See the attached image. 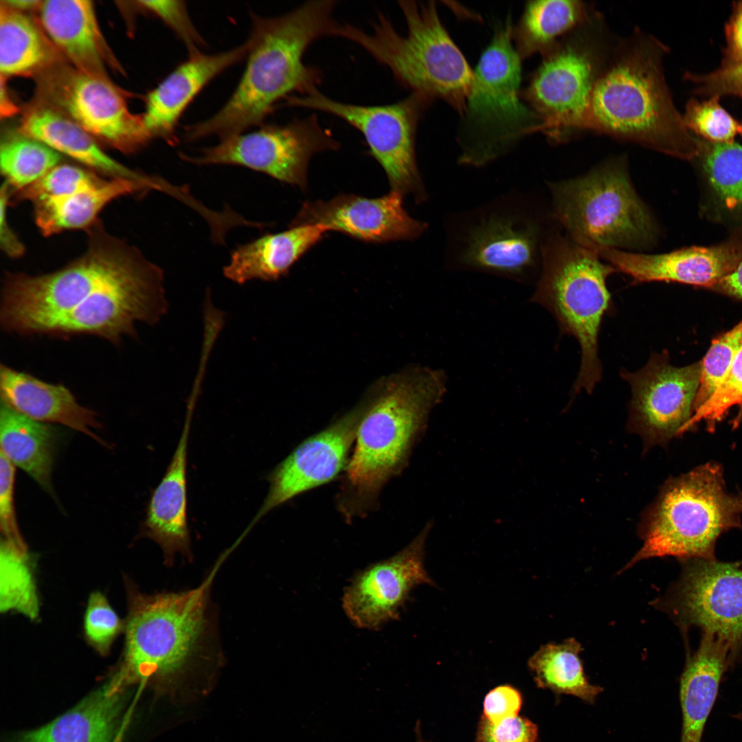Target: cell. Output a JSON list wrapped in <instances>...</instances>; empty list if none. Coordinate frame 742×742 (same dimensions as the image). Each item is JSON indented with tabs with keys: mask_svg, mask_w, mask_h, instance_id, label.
Instances as JSON below:
<instances>
[{
	"mask_svg": "<svg viewBox=\"0 0 742 742\" xmlns=\"http://www.w3.org/2000/svg\"><path fill=\"white\" fill-rule=\"evenodd\" d=\"M335 5L332 0L311 1L277 16L251 13L247 63L238 84L214 115L186 126L183 139L221 140L246 132L262 125L280 100L317 89L320 71L303 58L315 41L335 36L339 24L333 16Z\"/></svg>",
	"mask_w": 742,
	"mask_h": 742,
	"instance_id": "obj_1",
	"label": "cell"
},
{
	"mask_svg": "<svg viewBox=\"0 0 742 742\" xmlns=\"http://www.w3.org/2000/svg\"><path fill=\"white\" fill-rule=\"evenodd\" d=\"M445 392L438 370L414 367L382 380L363 401L349 462L335 497L346 522L379 505L384 486L407 466L429 415Z\"/></svg>",
	"mask_w": 742,
	"mask_h": 742,
	"instance_id": "obj_2",
	"label": "cell"
},
{
	"mask_svg": "<svg viewBox=\"0 0 742 742\" xmlns=\"http://www.w3.org/2000/svg\"><path fill=\"white\" fill-rule=\"evenodd\" d=\"M668 49L637 29L616 42L592 91L583 131H592L682 159L699 154L665 80Z\"/></svg>",
	"mask_w": 742,
	"mask_h": 742,
	"instance_id": "obj_3",
	"label": "cell"
},
{
	"mask_svg": "<svg viewBox=\"0 0 742 742\" xmlns=\"http://www.w3.org/2000/svg\"><path fill=\"white\" fill-rule=\"evenodd\" d=\"M225 559L195 588L154 594L131 589L122 666L115 675L124 684L172 682L198 664L221 659L210 592Z\"/></svg>",
	"mask_w": 742,
	"mask_h": 742,
	"instance_id": "obj_4",
	"label": "cell"
},
{
	"mask_svg": "<svg viewBox=\"0 0 742 742\" xmlns=\"http://www.w3.org/2000/svg\"><path fill=\"white\" fill-rule=\"evenodd\" d=\"M398 5L407 25L405 34L379 14L370 31L339 23L335 36L361 47L412 93L427 102L442 100L462 116L473 71L442 25L436 3L401 1Z\"/></svg>",
	"mask_w": 742,
	"mask_h": 742,
	"instance_id": "obj_5",
	"label": "cell"
},
{
	"mask_svg": "<svg viewBox=\"0 0 742 742\" xmlns=\"http://www.w3.org/2000/svg\"><path fill=\"white\" fill-rule=\"evenodd\" d=\"M742 494L726 488L722 468L709 462L669 480L647 512L643 545L625 569L641 560L674 556L715 560L720 535L741 524Z\"/></svg>",
	"mask_w": 742,
	"mask_h": 742,
	"instance_id": "obj_6",
	"label": "cell"
},
{
	"mask_svg": "<svg viewBox=\"0 0 742 742\" xmlns=\"http://www.w3.org/2000/svg\"><path fill=\"white\" fill-rule=\"evenodd\" d=\"M600 258L597 251L568 236L550 234L542 247L541 276L532 297L580 344L581 366L573 386L576 394L581 390L591 394L602 376L598 335L611 304L606 281L616 271Z\"/></svg>",
	"mask_w": 742,
	"mask_h": 742,
	"instance_id": "obj_7",
	"label": "cell"
},
{
	"mask_svg": "<svg viewBox=\"0 0 742 742\" xmlns=\"http://www.w3.org/2000/svg\"><path fill=\"white\" fill-rule=\"evenodd\" d=\"M510 19L498 27L473 71L458 137V164L482 167L504 155L523 137L538 132L540 121L519 92L521 58Z\"/></svg>",
	"mask_w": 742,
	"mask_h": 742,
	"instance_id": "obj_8",
	"label": "cell"
},
{
	"mask_svg": "<svg viewBox=\"0 0 742 742\" xmlns=\"http://www.w3.org/2000/svg\"><path fill=\"white\" fill-rule=\"evenodd\" d=\"M549 188L552 216L574 242L596 251L642 250L654 244V220L632 186L625 160L550 183Z\"/></svg>",
	"mask_w": 742,
	"mask_h": 742,
	"instance_id": "obj_9",
	"label": "cell"
},
{
	"mask_svg": "<svg viewBox=\"0 0 742 742\" xmlns=\"http://www.w3.org/2000/svg\"><path fill=\"white\" fill-rule=\"evenodd\" d=\"M88 231L86 251L60 269L38 276L5 275L0 307L3 330L41 335L117 273L137 249L109 234L98 220Z\"/></svg>",
	"mask_w": 742,
	"mask_h": 742,
	"instance_id": "obj_10",
	"label": "cell"
},
{
	"mask_svg": "<svg viewBox=\"0 0 742 742\" xmlns=\"http://www.w3.org/2000/svg\"><path fill=\"white\" fill-rule=\"evenodd\" d=\"M522 192L456 213L446 223L445 258L454 267L522 280L541 265L544 237Z\"/></svg>",
	"mask_w": 742,
	"mask_h": 742,
	"instance_id": "obj_11",
	"label": "cell"
},
{
	"mask_svg": "<svg viewBox=\"0 0 742 742\" xmlns=\"http://www.w3.org/2000/svg\"><path fill=\"white\" fill-rule=\"evenodd\" d=\"M615 44L596 12L543 54L521 95L539 119V131L558 142L583 131L592 91Z\"/></svg>",
	"mask_w": 742,
	"mask_h": 742,
	"instance_id": "obj_12",
	"label": "cell"
},
{
	"mask_svg": "<svg viewBox=\"0 0 742 742\" xmlns=\"http://www.w3.org/2000/svg\"><path fill=\"white\" fill-rule=\"evenodd\" d=\"M428 102L412 93L399 102L383 105L344 103L324 95L318 89L294 95L286 104L327 113L346 121L361 133L371 155L385 172L390 191L411 196L416 203L428 199L416 158L418 122Z\"/></svg>",
	"mask_w": 742,
	"mask_h": 742,
	"instance_id": "obj_13",
	"label": "cell"
},
{
	"mask_svg": "<svg viewBox=\"0 0 742 742\" xmlns=\"http://www.w3.org/2000/svg\"><path fill=\"white\" fill-rule=\"evenodd\" d=\"M339 144L320 124L316 114L284 124H269L220 140L199 155L181 153V159L199 165H231L265 173L281 182L307 187L311 158L335 150Z\"/></svg>",
	"mask_w": 742,
	"mask_h": 742,
	"instance_id": "obj_14",
	"label": "cell"
},
{
	"mask_svg": "<svg viewBox=\"0 0 742 742\" xmlns=\"http://www.w3.org/2000/svg\"><path fill=\"white\" fill-rule=\"evenodd\" d=\"M701 363L677 368L664 353H653L636 372L622 370L631 386L629 426L645 445H663L688 421L700 382Z\"/></svg>",
	"mask_w": 742,
	"mask_h": 742,
	"instance_id": "obj_15",
	"label": "cell"
},
{
	"mask_svg": "<svg viewBox=\"0 0 742 742\" xmlns=\"http://www.w3.org/2000/svg\"><path fill=\"white\" fill-rule=\"evenodd\" d=\"M363 403L296 447L269 474L268 493L247 533L273 509L326 484L344 471L350 458Z\"/></svg>",
	"mask_w": 742,
	"mask_h": 742,
	"instance_id": "obj_16",
	"label": "cell"
},
{
	"mask_svg": "<svg viewBox=\"0 0 742 742\" xmlns=\"http://www.w3.org/2000/svg\"><path fill=\"white\" fill-rule=\"evenodd\" d=\"M685 626H696L734 652L742 643V570L737 563L695 559L687 565L670 599Z\"/></svg>",
	"mask_w": 742,
	"mask_h": 742,
	"instance_id": "obj_17",
	"label": "cell"
},
{
	"mask_svg": "<svg viewBox=\"0 0 742 742\" xmlns=\"http://www.w3.org/2000/svg\"><path fill=\"white\" fill-rule=\"evenodd\" d=\"M432 521L394 556L357 573L345 589L342 607L358 628L377 629L396 620L416 587L435 585L424 566L425 546Z\"/></svg>",
	"mask_w": 742,
	"mask_h": 742,
	"instance_id": "obj_18",
	"label": "cell"
},
{
	"mask_svg": "<svg viewBox=\"0 0 742 742\" xmlns=\"http://www.w3.org/2000/svg\"><path fill=\"white\" fill-rule=\"evenodd\" d=\"M47 88L56 106L92 136L126 152L148 142L140 115L130 111L106 76L77 69L63 71L48 80Z\"/></svg>",
	"mask_w": 742,
	"mask_h": 742,
	"instance_id": "obj_19",
	"label": "cell"
},
{
	"mask_svg": "<svg viewBox=\"0 0 742 742\" xmlns=\"http://www.w3.org/2000/svg\"><path fill=\"white\" fill-rule=\"evenodd\" d=\"M403 196L390 191L377 198L341 194L330 200L304 203L289 227L319 225L367 243L413 240L428 224L413 218Z\"/></svg>",
	"mask_w": 742,
	"mask_h": 742,
	"instance_id": "obj_20",
	"label": "cell"
},
{
	"mask_svg": "<svg viewBox=\"0 0 742 742\" xmlns=\"http://www.w3.org/2000/svg\"><path fill=\"white\" fill-rule=\"evenodd\" d=\"M597 251L634 283L664 281L714 287L742 260V232L718 245L690 247L660 254L616 249Z\"/></svg>",
	"mask_w": 742,
	"mask_h": 742,
	"instance_id": "obj_21",
	"label": "cell"
},
{
	"mask_svg": "<svg viewBox=\"0 0 742 742\" xmlns=\"http://www.w3.org/2000/svg\"><path fill=\"white\" fill-rule=\"evenodd\" d=\"M247 43L213 54L190 55L151 90L141 121L147 139L174 142L178 122L189 104L214 78L246 57Z\"/></svg>",
	"mask_w": 742,
	"mask_h": 742,
	"instance_id": "obj_22",
	"label": "cell"
},
{
	"mask_svg": "<svg viewBox=\"0 0 742 742\" xmlns=\"http://www.w3.org/2000/svg\"><path fill=\"white\" fill-rule=\"evenodd\" d=\"M190 415L186 420L175 451L148 505L142 533L162 550L166 565L177 554L192 560L187 517V460Z\"/></svg>",
	"mask_w": 742,
	"mask_h": 742,
	"instance_id": "obj_23",
	"label": "cell"
},
{
	"mask_svg": "<svg viewBox=\"0 0 742 742\" xmlns=\"http://www.w3.org/2000/svg\"><path fill=\"white\" fill-rule=\"evenodd\" d=\"M0 387L1 399L21 414L63 425L105 445L93 431L101 428L97 414L80 405L63 385L48 383L1 364Z\"/></svg>",
	"mask_w": 742,
	"mask_h": 742,
	"instance_id": "obj_24",
	"label": "cell"
},
{
	"mask_svg": "<svg viewBox=\"0 0 742 742\" xmlns=\"http://www.w3.org/2000/svg\"><path fill=\"white\" fill-rule=\"evenodd\" d=\"M21 132L41 141L59 154H64L110 178H124L161 190L164 179L131 169L103 151L89 132L71 117L55 109L42 106L23 118Z\"/></svg>",
	"mask_w": 742,
	"mask_h": 742,
	"instance_id": "obj_25",
	"label": "cell"
},
{
	"mask_svg": "<svg viewBox=\"0 0 742 742\" xmlns=\"http://www.w3.org/2000/svg\"><path fill=\"white\" fill-rule=\"evenodd\" d=\"M41 24L76 69L105 76L110 52L89 0L43 1Z\"/></svg>",
	"mask_w": 742,
	"mask_h": 742,
	"instance_id": "obj_26",
	"label": "cell"
},
{
	"mask_svg": "<svg viewBox=\"0 0 742 742\" xmlns=\"http://www.w3.org/2000/svg\"><path fill=\"white\" fill-rule=\"evenodd\" d=\"M328 232L319 225H307L265 234L237 247L223 273L238 284L252 280H278Z\"/></svg>",
	"mask_w": 742,
	"mask_h": 742,
	"instance_id": "obj_27",
	"label": "cell"
},
{
	"mask_svg": "<svg viewBox=\"0 0 742 742\" xmlns=\"http://www.w3.org/2000/svg\"><path fill=\"white\" fill-rule=\"evenodd\" d=\"M731 654L724 642L704 633L699 649L687 660L679 688L682 714L680 742H701Z\"/></svg>",
	"mask_w": 742,
	"mask_h": 742,
	"instance_id": "obj_28",
	"label": "cell"
},
{
	"mask_svg": "<svg viewBox=\"0 0 742 742\" xmlns=\"http://www.w3.org/2000/svg\"><path fill=\"white\" fill-rule=\"evenodd\" d=\"M113 678L106 686L20 742H111L121 710V688Z\"/></svg>",
	"mask_w": 742,
	"mask_h": 742,
	"instance_id": "obj_29",
	"label": "cell"
},
{
	"mask_svg": "<svg viewBox=\"0 0 742 742\" xmlns=\"http://www.w3.org/2000/svg\"><path fill=\"white\" fill-rule=\"evenodd\" d=\"M149 190H153L148 186L128 179H104L85 191L33 202L35 223L45 236L67 229L88 228L98 220L99 212L113 199Z\"/></svg>",
	"mask_w": 742,
	"mask_h": 742,
	"instance_id": "obj_30",
	"label": "cell"
},
{
	"mask_svg": "<svg viewBox=\"0 0 742 742\" xmlns=\"http://www.w3.org/2000/svg\"><path fill=\"white\" fill-rule=\"evenodd\" d=\"M55 434L48 424L21 414L1 399V453L49 493Z\"/></svg>",
	"mask_w": 742,
	"mask_h": 742,
	"instance_id": "obj_31",
	"label": "cell"
},
{
	"mask_svg": "<svg viewBox=\"0 0 742 742\" xmlns=\"http://www.w3.org/2000/svg\"><path fill=\"white\" fill-rule=\"evenodd\" d=\"M596 12L582 1L539 0L527 2L513 29L515 49L522 59L542 54L560 38L586 22Z\"/></svg>",
	"mask_w": 742,
	"mask_h": 742,
	"instance_id": "obj_32",
	"label": "cell"
},
{
	"mask_svg": "<svg viewBox=\"0 0 742 742\" xmlns=\"http://www.w3.org/2000/svg\"><path fill=\"white\" fill-rule=\"evenodd\" d=\"M581 651L574 638L541 647L528 661L537 686L593 703L603 688L587 680L579 657Z\"/></svg>",
	"mask_w": 742,
	"mask_h": 742,
	"instance_id": "obj_33",
	"label": "cell"
},
{
	"mask_svg": "<svg viewBox=\"0 0 742 742\" xmlns=\"http://www.w3.org/2000/svg\"><path fill=\"white\" fill-rule=\"evenodd\" d=\"M49 51L36 25L25 14L2 3L0 8V71L22 75L44 65Z\"/></svg>",
	"mask_w": 742,
	"mask_h": 742,
	"instance_id": "obj_34",
	"label": "cell"
},
{
	"mask_svg": "<svg viewBox=\"0 0 742 742\" xmlns=\"http://www.w3.org/2000/svg\"><path fill=\"white\" fill-rule=\"evenodd\" d=\"M60 155L21 132L5 137L0 146L1 171L16 191L36 182L59 164Z\"/></svg>",
	"mask_w": 742,
	"mask_h": 742,
	"instance_id": "obj_35",
	"label": "cell"
},
{
	"mask_svg": "<svg viewBox=\"0 0 742 742\" xmlns=\"http://www.w3.org/2000/svg\"><path fill=\"white\" fill-rule=\"evenodd\" d=\"M0 566L1 611H15L35 620L38 616L39 602L27 551L1 538Z\"/></svg>",
	"mask_w": 742,
	"mask_h": 742,
	"instance_id": "obj_36",
	"label": "cell"
},
{
	"mask_svg": "<svg viewBox=\"0 0 742 742\" xmlns=\"http://www.w3.org/2000/svg\"><path fill=\"white\" fill-rule=\"evenodd\" d=\"M699 154L710 183L721 200L729 208L742 205V145L700 140Z\"/></svg>",
	"mask_w": 742,
	"mask_h": 742,
	"instance_id": "obj_37",
	"label": "cell"
},
{
	"mask_svg": "<svg viewBox=\"0 0 742 742\" xmlns=\"http://www.w3.org/2000/svg\"><path fill=\"white\" fill-rule=\"evenodd\" d=\"M737 405L739 415L734 422L737 426L742 415V349L737 354L721 383L710 396L693 413L690 418L680 429L682 434L701 421L706 423L707 429L713 431L728 410Z\"/></svg>",
	"mask_w": 742,
	"mask_h": 742,
	"instance_id": "obj_38",
	"label": "cell"
},
{
	"mask_svg": "<svg viewBox=\"0 0 742 742\" xmlns=\"http://www.w3.org/2000/svg\"><path fill=\"white\" fill-rule=\"evenodd\" d=\"M718 96L699 101L690 100L682 115L685 126L693 134L714 143L733 142L741 124L720 104Z\"/></svg>",
	"mask_w": 742,
	"mask_h": 742,
	"instance_id": "obj_39",
	"label": "cell"
},
{
	"mask_svg": "<svg viewBox=\"0 0 742 742\" xmlns=\"http://www.w3.org/2000/svg\"><path fill=\"white\" fill-rule=\"evenodd\" d=\"M742 349V321L712 343L701 363L700 382L693 412L721 383L734 358Z\"/></svg>",
	"mask_w": 742,
	"mask_h": 742,
	"instance_id": "obj_40",
	"label": "cell"
},
{
	"mask_svg": "<svg viewBox=\"0 0 742 742\" xmlns=\"http://www.w3.org/2000/svg\"><path fill=\"white\" fill-rule=\"evenodd\" d=\"M103 180L80 167L58 164L34 183L16 191V199L34 202L47 197L73 194L91 189Z\"/></svg>",
	"mask_w": 742,
	"mask_h": 742,
	"instance_id": "obj_41",
	"label": "cell"
},
{
	"mask_svg": "<svg viewBox=\"0 0 742 742\" xmlns=\"http://www.w3.org/2000/svg\"><path fill=\"white\" fill-rule=\"evenodd\" d=\"M124 627L105 596L94 592L88 599L84 631L88 642L100 654H107Z\"/></svg>",
	"mask_w": 742,
	"mask_h": 742,
	"instance_id": "obj_42",
	"label": "cell"
},
{
	"mask_svg": "<svg viewBox=\"0 0 742 742\" xmlns=\"http://www.w3.org/2000/svg\"><path fill=\"white\" fill-rule=\"evenodd\" d=\"M139 6L166 24L182 41L189 56L201 52L205 45L203 38L194 25L187 6L183 1H139Z\"/></svg>",
	"mask_w": 742,
	"mask_h": 742,
	"instance_id": "obj_43",
	"label": "cell"
},
{
	"mask_svg": "<svg viewBox=\"0 0 742 742\" xmlns=\"http://www.w3.org/2000/svg\"><path fill=\"white\" fill-rule=\"evenodd\" d=\"M474 742H539V729L530 719L519 715L496 723L482 715Z\"/></svg>",
	"mask_w": 742,
	"mask_h": 742,
	"instance_id": "obj_44",
	"label": "cell"
},
{
	"mask_svg": "<svg viewBox=\"0 0 742 742\" xmlns=\"http://www.w3.org/2000/svg\"><path fill=\"white\" fill-rule=\"evenodd\" d=\"M15 466L1 453L0 457V528L1 538L27 551L15 513L14 491Z\"/></svg>",
	"mask_w": 742,
	"mask_h": 742,
	"instance_id": "obj_45",
	"label": "cell"
},
{
	"mask_svg": "<svg viewBox=\"0 0 742 742\" xmlns=\"http://www.w3.org/2000/svg\"><path fill=\"white\" fill-rule=\"evenodd\" d=\"M685 78L695 85L698 95L708 97L734 95L742 98V63L719 67L705 74L686 72Z\"/></svg>",
	"mask_w": 742,
	"mask_h": 742,
	"instance_id": "obj_46",
	"label": "cell"
},
{
	"mask_svg": "<svg viewBox=\"0 0 742 742\" xmlns=\"http://www.w3.org/2000/svg\"><path fill=\"white\" fill-rule=\"evenodd\" d=\"M523 705L521 692L509 684L491 690L483 701L482 716L492 723L519 715Z\"/></svg>",
	"mask_w": 742,
	"mask_h": 742,
	"instance_id": "obj_47",
	"label": "cell"
},
{
	"mask_svg": "<svg viewBox=\"0 0 742 742\" xmlns=\"http://www.w3.org/2000/svg\"><path fill=\"white\" fill-rule=\"evenodd\" d=\"M726 46L719 67L742 63V1H734L731 14L724 27Z\"/></svg>",
	"mask_w": 742,
	"mask_h": 742,
	"instance_id": "obj_48",
	"label": "cell"
},
{
	"mask_svg": "<svg viewBox=\"0 0 742 742\" xmlns=\"http://www.w3.org/2000/svg\"><path fill=\"white\" fill-rule=\"evenodd\" d=\"M10 185L4 181L0 191V247L6 255L11 258L21 257L25 252V247L10 227L7 218V207L9 203Z\"/></svg>",
	"mask_w": 742,
	"mask_h": 742,
	"instance_id": "obj_49",
	"label": "cell"
},
{
	"mask_svg": "<svg viewBox=\"0 0 742 742\" xmlns=\"http://www.w3.org/2000/svg\"><path fill=\"white\" fill-rule=\"evenodd\" d=\"M713 288L742 298V260L730 273L722 278Z\"/></svg>",
	"mask_w": 742,
	"mask_h": 742,
	"instance_id": "obj_50",
	"label": "cell"
},
{
	"mask_svg": "<svg viewBox=\"0 0 742 742\" xmlns=\"http://www.w3.org/2000/svg\"><path fill=\"white\" fill-rule=\"evenodd\" d=\"M4 77L1 76L0 114L3 117L11 116L18 111L17 106L12 102L7 91Z\"/></svg>",
	"mask_w": 742,
	"mask_h": 742,
	"instance_id": "obj_51",
	"label": "cell"
},
{
	"mask_svg": "<svg viewBox=\"0 0 742 742\" xmlns=\"http://www.w3.org/2000/svg\"><path fill=\"white\" fill-rule=\"evenodd\" d=\"M43 1L38 0H5L1 3L11 9L21 12L40 8Z\"/></svg>",
	"mask_w": 742,
	"mask_h": 742,
	"instance_id": "obj_52",
	"label": "cell"
},
{
	"mask_svg": "<svg viewBox=\"0 0 742 742\" xmlns=\"http://www.w3.org/2000/svg\"><path fill=\"white\" fill-rule=\"evenodd\" d=\"M415 742H431L423 736L420 720H417L414 727Z\"/></svg>",
	"mask_w": 742,
	"mask_h": 742,
	"instance_id": "obj_53",
	"label": "cell"
},
{
	"mask_svg": "<svg viewBox=\"0 0 742 742\" xmlns=\"http://www.w3.org/2000/svg\"><path fill=\"white\" fill-rule=\"evenodd\" d=\"M736 718H737L739 720L742 721V713H740V714H738L737 715H736Z\"/></svg>",
	"mask_w": 742,
	"mask_h": 742,
	"instance_id": "obj_54",
	"label": "cell"
},
{
	"mask_svg": "<svg viewBox=\"0 0 742 742\" xmlns=\"http://www.w3.org/2000/svg\"><path fill=\"white\" fill-rule=\"evenodd\" d=\"M740 133H741V135H742V124H741V128H740Z\"/></svg>",
	"mask_w": 742,
	"mask_h": 742,
	"instance_id": "obj_55",
	"label": "cell"
}]
</instances>
